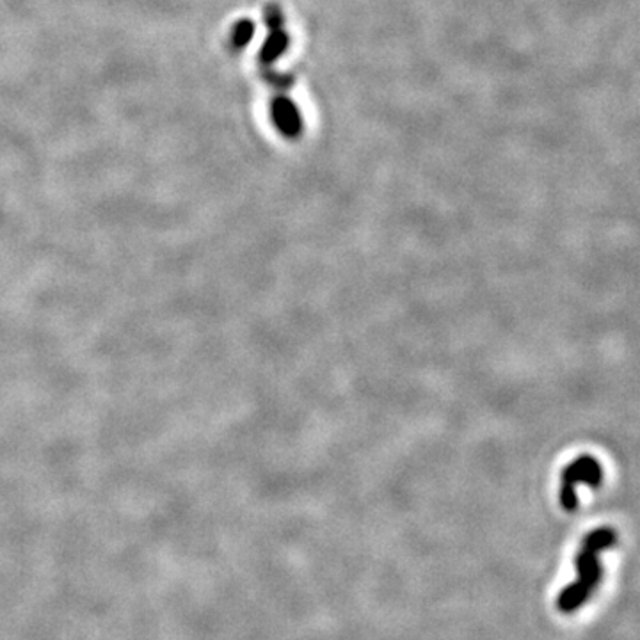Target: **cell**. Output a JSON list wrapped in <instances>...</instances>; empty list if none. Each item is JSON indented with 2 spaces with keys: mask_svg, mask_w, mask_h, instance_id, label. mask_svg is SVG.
<instances>
[{
  "mask_svg": "<svg viewBox=\"0 0 640 640\" xmlns=\"http://www.w3.org/2000/svg\"><path fill=\"white\" fill-rule=\"evenodd\" d=\"M616 541H617L616 530H612V528L609 527L598 528V530L591 532V534L584 539L582 548L577 557L578 580L560 592L559 602H557V607H559L560 612L571 614L574 612L578 607L584 605V603L587 602L591 592L594 591L596 585H598L599 580H602L599 553H602L603 549L616 544Z\"/></svg>",
  "mask_w": 640,
  "mask_h": 640,
  "instance_id": "obj_1",
  "label": "cell"
},
{
  "mask_svg": "<svg viewBox=\"0 0 640 640\" xmlns=\"http://www.w3.org/2000/svg\"><path fill=\"white\" fill-rule=\"evenodd\" d=\"M603 480L602 465L592 455H582L577 461L567 465L562 472V485H560V503L566 510L573 512L578 507L577 484L584 482L591 487H599Z\"/></svg>",
  "mask_w": 640,
  "mask_h": 640,
  "instance_id": "obj_2",
  "label": "cell"
},
{
  "mask_svg": "<svg viewBox=\"0 0 640 640\" xmlns=\"http://www.w3.org/2000/svg\"><path fill=\"white\" fill-rule=\"evenodd\" d=\"M271 116L279 134L296 139L303 134V116L289 96H276L271 103Z\"/></svg>",
  "mask_w": 640,
  "mask_h": 640,
  "instance_id": "obj_3",
  "label": "cell"
},
{
  "mask_svg": "<svg viewBox=\"0 0 640 640\" xmlns=\"http://www.w3.org/2000/svg\"><path fill=\"white\" fill-rule=\"evenodd\" d=\"M290 36L285 29H274L269 31V36L265 38L264 45L260 48V61L264 64H272L289 50Z\"/></svg>",
  "mask_w": 640,
  "mask_h": 640,
  "instance_id": "obj_4",
  "label": "cell"
},
{
  "mask_svg": "<svg viewBox=\"0 0 640 640\" xmlns=\"http://www.w3.org/2000/svg\"><path fill=\"white\" fill-rule=\"evenodd\" d=\"M253 36H254V24L247 18L244 20H239L235 24L232 31V45L235 46L237 50H242L253 41Z\"/></svg>",
  "mask_w": 640,
  "mask_h": 640,
  "instance_id": "obj_5",
  "label": "cell"
},
{
  "mask_svg": "<svg viewBox=\"0 0 640 640\" xmlns=\"http://www.w3.org/2000/svg\"><path fill=\"white\" fill-rule=\"evenodd\" d=\"M264 21L267 25L269 31H274V29H283L285 25V16H283V11L278 6L271 4V6L265 7L264 13Z\"/></svg>",
  "mask_w": 640,
  "mask_h": 640,
  "instance_id": "obj_6",
  "label": "cell"
}]
</instances>
